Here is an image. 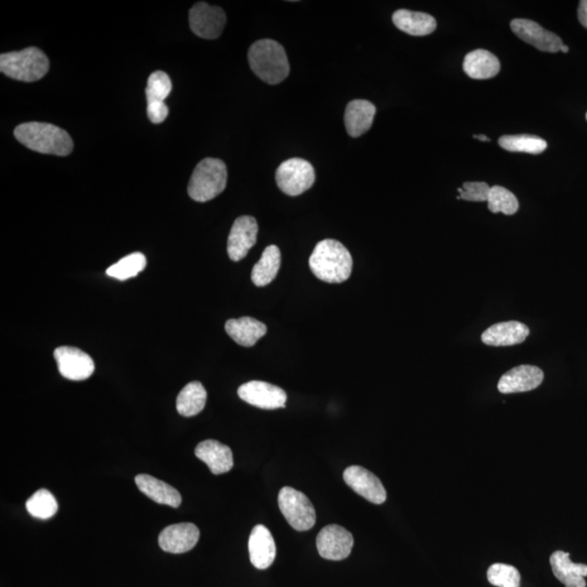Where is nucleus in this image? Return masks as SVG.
Listing matches in <instances>:
<instances>
[{
    "instance_id": "obj_4",
    "label": "nucleus",
    "mask_w": 587,
    "mask_h": 587,
    "mask_svg": "<svg viewBox=\"0 0 587 587\" xmlns=\"http://www.w3.org/2000/svg\"><path fill=\"white\" fill-rule=\"evenodd\" d=\"M0 71L13 80L32 83L44 78L50 71V60L38 48L28 47L0 56Z\"/></svg>"
},
{
    "instance_id": "obj_25",
    "label": "nucleus",
    "mask_w": 587,
    "mask_h": 587,
    "mask_svg": "<svg viewBox=\"0 0 587 587\" xmlns=\"http://www.w3.org/2000/svg\"><path fill=\"white\" fill-rule=\"evenodd\" d=\"M466 74L474 80H488L497 76L500 71L498 58L484 50L469 52L464 60Z\"/></svg>"
},
{
    "instance_id": "obj_15",
    "label": "nucleus",
    "mask_w": 587,
    "mask_h": 587,
    "mask_svg": "<svg viewBox=\"0 0 587 587\" xmlns=\"http://www.w3.org/2000/svg\"><path fill=\"white\" fill-rule=\"evenodd\" d=\"M200 532L195 524L184 522L172 524L159 534L158 543L162 551L170 553L190 552L199 543Z\"/></svg>"
},
{
    "instance_id": "obj_5",
    "label": "nucleus",
    "mask_w": 587,
    "mask_h": 587,
    "mask_svg": "<svg viewBox=\"0 0 587 587\" xmlns=\"http://www.w3.org/2000/svg\"><path fill=\"white\" fill-rule=\"evenodd\" d=\"M228 170L220 159L206 158L196 166L189 183V195L192 200L206 203L225 190Z\"/></svg>"
},
{
    "instance_id": "obj_18",
    "label": "nucleus",
    "mask_w": 587,
    "mask_h": 587,
    "mask_svg": "<svg viewBox=\"0 0 587 587\" xmlns=\"http://www.w3.org/2000/svg\"><path fill=\"white\" fill-rule=\"evenodd\" d=\"M195 455L208 466L211 474L215 475L229 473L234 466L232 450L218 441L207 440L200 442Z\"/></svg>"
},
{
    "instance_id": "obj_6",
    "label": "nucleus",
    "mask_w": 587,
    "mask_h": 587,
    "mask_svg": "<svg viewBox=\"0 0 587 587\" xmlns=\"http://www.w3.org/2000/svg\"><path fill=\"white\" fill-rule=\"evenodd\" d=\"M278 502L284 518L294 530L302 532L315 527L316 510L304 493L286 486L278 493Z\"/></svg>"
},
{
    "instance_id": "obj_29",
    "label": "nucleus",
    "mask_w": 587,
    "mask_h": 587,
    "mask_svg": "<svg viewBox=\"0 0 587 587\" xmlns=\"http://www.w3.org/2000/svg\"><path fill=\"white\" fill-rule=\"evenodd\" d=\"M27 513L32 517L41 520H48L55 516L58 512L57 500L50 490L40 489L27 499L26 505Z\"/></svg>"
},
{
    "instance_id": "obj_23",
    "label": "nucleus",
    "mask_w": 587,
    "mask_h": 587,
    "mask_svg": "<svg viewBox=\"0 0 587 587\" xmlns=\"http://www.w3.org/2000/svg\"><path fill=\"white\" fill-rule=\"evenodd\" d=\"M226 333L244 348H253L260 339L267 334V325L254 317H244L239 319H230L225 324Z\"/></svg>"
},
{
    "instance_id": "obj_17",
    "label": "nucleus",
    "mask_w": 587,
    "mask_h": 587,
    "mask_svg": "<svg viewBox=\"0 0 587 587\" xmlns=\"http://www.w3.org/2000/svg\"><path fill=\"white\" fill-rule=\"evenodd\" d=\"M250 561L259 570L268 569L276 560V542L269 528L258 524L250 533L248 541Z\"/></svg>"
},
{
    "instance_id": "obj_2",
    "label": "nucleus",
    "mask_w": 587,
    "mask_h": 587,
    "mask_svg": "<svg viewBox=\"0 0 587 587\" xmlns=\"http://www.w3.org/2000/svg\"><path fill=\"white\" fill-rule=\"evenodd\" d=\"M14 137L22 145L45 155L68 156L74 149L69 134L50 123L27 122L18 125Z\"/></svg>"
},
{
    "instance_id": "obj_32",
    "label": "nucleus",
    "mask_w": 587,
    "mask_h": 587,
    "mask_svg": "<svg viewBox=\"0 0 587 587\" xmlns=\"http://www.w3.org/2000/svg\"><path fill=\"white\" fill-rule=\"evenodd\" d=\"M172 90V82L166 72L156 71L149 76L146 88L147 105L165 104Z\"/></svg>"
},
{
    "instance_id": "obj_36",
    "label": "nucleus",
    "mask_w": 587,
    "mask_h": 587,
    "mask_svg": "<svg viewBox=\"0 0 587 587\" xmlns=\"http://www.w3.org/2000/svg\"><path fill=\"white\" fill-rule=\"evenodd\" d=\"M577 16H579V20L582 26L587 28V0H583V2L580 3Z\"/></svg>"
},
{
    "instance_id": "obj_20",
    "label": "nucleus",
    "mask_w": 587,
    "mask_h": 587,
    "mask_svg": "<svg viewBox=\"0 0 587 587\" xmlns=\"http://www.w3.org/2000/svg\"><path fill=\"white\" fill-rule=\"evenodd\" d=\"M377 108L372 103L364 99H355L345 110L344 122L351 137H359L372 127Z\"/></svg>"
},
{
    "instance_id": "obj_19",
    "label": "nucleus",
    "mask_w": 587,
    "mask_h": 587,
    "mask_svg": "<svg viewBox=\"0 0 587 587\" xmlns=\"http://www.w3.org/2000/svg\"><path fill=\"white\" fill-rule=\"evenodd\" d=\"M530 335V329L518 321L500 322L490 326L482 334L485 345L502 348V346H513L523 343Z\"/></svg>"
},
{
    "instance_id": "obj_33",
    "label": "nucleus",
    "mask_w": 587,
    "mask_h": 587,
    "mask_svg": "<svg viewBox=\"0 0 587 587\" xmlns=\"http://www.w3.org/2000/svg\"><path fill=\"white\" fill-rule=\"evenodd\" d=\"M488 580L497 587H520L521 575L517 567L506 564H494L489 567Z\"/></svg>"
},
{
    "instance_id": "obj_12",
    "label": "nucleus",
    "mask_w": 587,
    "mask_h": 587,
    "mask_svg": "<svg viewBox=\"0 0 587 587\" xmlns=\"http://www.w3.org/2000/svg\"><path fill=\"white\" fill-rule=\"evenodd\" d=\"M239 396L249 405L273 411L286 407L287 395L281 387L262 381H250L239 388Z\"/></svg>"
},
{
    "instance_id": "obj_13",
    "label": "nucleus",
    "mask_w": 587,
    "mask_h": 587,
    "mask_svg": "<svg viewBox=\"0 0 587 587\" xmlns=\"http://www.w3.org/2000/svg\"><path fill=\"white\" fill-rule=\"evenodd\" d=\"M513 32L520 40L528 43L536 50L545 52H558L564 46L561 38L543 28L540 24L527 19H514L510 23Z\"/></svg>"
},
{
    "instance_id": "obj_35",
    "label": "nucleus",
    "mask_w": 587,
    "mask_h": 587,
    "mask_svg": "<svg viewBox=\"0 0 587 587\" xmlns=\"http://www.w3.org/2000/svg\"><path fill=\"white\" fill-rule=\"evenodd\" d=\"M169 114V108L166 104L147 105V115L153 124H159L165 121Z\"/></svg>"
},
{
    "instance_id": "obj_34",
    "label": "nucleus",
    "mask_w": 587,
    "mask_h": 587,
    "mask_svg": "<svg viewBox=\"0 0 587 587\" xmlns=\"http://www.w3.org/2000/svg\"><path fill=\"white\" fill-rule=\"evenodd\" d=\"M458 200L468 201H488L490 187L485 182H466Z\"/></svg>"
},
{
    "instance_id": "obj_10",
    "label": "nucleus",
    "mask_w": 587,
    "mask_h": 587,
    "mask_svg": "<svg viewBox=\"0 0 587 587\" xmlns=\"http://www.w3.org/2000/svg\"><path fill=\"white\" fill-rule=\"evenodd\" d=\"M62 377L71 381H84L95 372L94 360L85 351L70 346H61L54 353Z\"/></svg>"
},
{
    "instance_id": "obj_38",
    "label": "nucleus",
    "mask_w": 587,
    "mask_h": 587,
    "mask_svg": "<svg viewBox=\"0 0 587 587\" xmlns=\"http://www.w3.org/2000/svg\"><path fill=\"white\" fill-rule=\"evenodd\" d=\"M560 51L566 52V54H567V52H569V47L564 45V46L561 47Z\"/></svg>"
},
{
    "instance_id": "obj_1",
    "label": "nucleus",
    "mask_w": 587,
    "mask_h": 587,
    "mask_svg": "<svg viewBox=\"0 0 587 587\" xmlns=\"http://www.w3.org/2000/svg\"><path fill=\"white\" fill-rule=\"evenodd\" d=\"M312 273L326 283L348 281L353 270V257L348 249L335 239H324L316 245L309 258Z\"/></svg>"
},
{
    "instance_id": "obj_9",
    "label": "nucleus",
    "mask_w": 587,
    "mask_h": 587,
    "mask_svg": "<svg viewBox=\"0 0 587 587\" xmlns=\"http://www.w3.org/2000/svg\"><path fill=\"white\" fill-rule=\"evenodd\" d=\"M353 534L338 524L322 528L317 537V548L325 560L340 561L350 555L354 547Z\"/></svg>"
},
{
    "instance_id": "obj_21",
    "label": "nucleus",
    "mask_w": 587,
    "mask_h": 587,
    "mask_svg": "<svg viewBox=\"0 0 587 587\" xmlns=\"http://www.w3.org/2000/svg\"><path fill=\"white\" fill-rule=\"evenodd\" d=\"M552 574L566 587H586L587 565L575 564L570 553L557 551L551 556Z\"/></svg>"
},
{
    "instance_id": "obj_31",
    "label": "nucleus",
    "mask_w": 587,
    "mask_h": 587,
    "mask_svg": "<svg viewBox=\"0 0 587 587\" xmlns=\"http://www.w3.org/2000/svg\"><path fill=\"white\" fill-rule=\"evenodd\" d=\"M488 206L493 214L513 215L519 210V201L512 192L503 186L490 187Z\"/></svg>"
},
{
    "instance_id": "obj_22",
    "label": "nucleus",
    "mask_w": 587,
    "mask_h": 587,
    "mask_svg": "<svg viewBox=\"0 0 587 587\" xmlns=\"http://www.w3.org/2000/svg\"><path fill=\"white\" fill-rule=\"evenodd\" d=\"M137 488L148 498L160 505L173 508L180 507L182 497L173 486L158 480L155 476L138 474L136 478Z\"/></svg>"
},
{
    "instance_id": "obj_8",
    "label": "nucleus",
    "mask_w": 587,
    "mask_h": 587,
    "mask_svg": "<svg viewBox=\"0 0 587 587\" xmlns=\"http://www.w3.org/2000/svg\"><path fill=\"white\" fill-rule=\"evenodd\" d=\"M226 16L223 9L200 2L190 11V27L195 35L205 40H215L223 35Z\"/></svg>"
},
{
    "instance_id": "obj_39",
    "label": "nucleus",
    "mask_w": 587,
    "mask_h": 587,
    "mask_svg": "<svg viewBox=\"0 0 587 587\" xmlns=\"http://www.w3.org/2000/svg\"><path fill=\"white\" fill-rule=\"evenodd\" d=\"M586 120H587V113H586Z\"/></svg>"
},
{
    "instance_id": "obj_37",
    "label": "nucleus",
    "mask_w": 587,
    "mask_h": 587,
    "mask_svg": "<svg viewBox=\"0 0 587 587\" xmlns=\"http://www.w3.org/2000/svg\"><path fill=\"white\" fill-rule=\"evenodd\" d=\"M474 137L476 138V139H480V141H482V142H490V139L488 137H485V136H474Z\"/></svg>"
},
{
    "instance_id": "obj_24",
    "label": "nucleus",
    "mask_w": 587,
    "mask_h": 587,
    "mask_svg": "<svg viewBox=\"0 0 587 587\" xmlns=\"http://www.w3.org/2000/svg\"><path fill=\"white\" fill-rule=\"evenodd\" d=\"M398 30L412 36H426L436 30V20L430 14L401 9L393 14Z\"/></svg>"
},
{
    "instance_id": "obj_16",
    "label": "nucleus",
    "mask_w": 587,
    "mask_h": 587,
    "mask_svg": "<svg viewBox=\"0 0 587 587\" xmlns=\"http://www.w3.org/2000/svg\"><path fill=\"white\" fill-rule=\"evenodd\" d=\"M544 372L536 365L522 364L509 370L500 378L498 391L503 394L524 393L540 387Z\"/></svg>"
},
{
    "instance_id": "obj_11",
    "label": "nucleus",
    "mask_w": 587,
    "mask_h": 587,
    "mask_svg": "<svg viewBox=\"0 0 587 587\" xmlns=\"http://www.w3.org/2000/svg\"><path fill=\"white\" fill-rule=\"evenodd\" d=\"M343 476L346 484L368 502L381 505L387 500V490L381 481L364 466H348V469H345Z\"/></svg>"
},
{
    "instance_id": "obj_7",
    "label": "nucleus",
    "mask_w": 587,
    "mask_h": 587,
    "mask_svg": "<svg viewBox=\"0 0 587 587\" xmlns=\"http://www.w3.org/2000/svg\"><path fill=\"white\" fill-rule=\"evenodd\" d=\"M276 181L284 194L298 196L309 190L316 181L314 167L301 158H292L281 163Z\"/></svg>"
},
{
    "instance_id": "obj_14",
    "label": "nucleus",
    "mask_w": 587,
    "mask_h": 587,
    "mask_svg": "<svg viewBox=\"0 0 587 587\" xmlns=\"http://www.w3.org/2000/svg\"><path fill=\"white\" fill-rule=\"evenodd\" d=\"M258 223L254 216L242 215L235 220L228 239V254L233 262H240L257 243Z\"/></svg>"
},
{
    "instance_id": "obj_28",
    "label": "nucleus",
    "mask_w": 587,
    "mask_h": 587,
    "mask_svg": "<svg viewBox=\"0 0 587 587\" xmlns=\"http://www.w3.org/2000/svg\"><path fill=\"white\" fill-rule=\"evenodd\" d=\"M499 146L512 153L538 155L546 151L547 142L534 136H505L498 139Z\"/></svg>"
},
{
    "instance_id": "obj_27",
    "label": "nucleus",
    "mask_w": 587,
    "mask_h": 587,
    "mask_svg": "<svg viewBox=\"0 0 587 587\" xmlns=\"http://www.w3.org/2000/svg\"><path fill=\"white\" fill-rule=\"evenodd\" d=\"M207 392L200 382H191L182 389L176 398V411L183 417H194L204 411Z\"/></svg>"
},
{
    "instance_id": "obj_30",
    "label": "nucleus",
    "mask_w": 587,
    "mask_h": 587,
    "mask_svg": "<svg viewBox=\"0 0 587 587\" xmlns=\"http://www.w3.org/2000/svg\"><path fill=\"white\" fill-rule=\"evenodd\" d=\"M146 267V257L142 253H134L123 257L117 263L107 269L109 277L117 278L119 281L129 280L137 277Z\"/></svg>"
},
{
    "instance_id": "obj_26",
    "label": "nucleus",
    "mask_w": 587,
    "mask_h": 587,
    "mask_svg": "<svg viewBox=\"0 0 587 587\" xmlns=\"http://www.w3.org/2000/svg\"><path fill=\"white\" fill-rule=\"evenodd\" d=\"M281 267V252L276 245L263 250L262 258L254 264L252 281L258 287L267 286L277 278Z\"/></svg>"
},
{
    "instance_id": "obj_3",
    "label": "nucleus",
    "mask_w": 587,
    "mask_h": 587,
    "mask_svg": "<svg viewBox=\"0 0 587 587\" xmlns=\"http://www.w3.org/2000/svg\"><path fill=\"white\" fill-rule=\"evenodd\" d=\"M250 68L260 80L277 85L290 74V62L280 43L273 40H260L254 43L248 51Z\"/></svg>"
}]
</instances>
